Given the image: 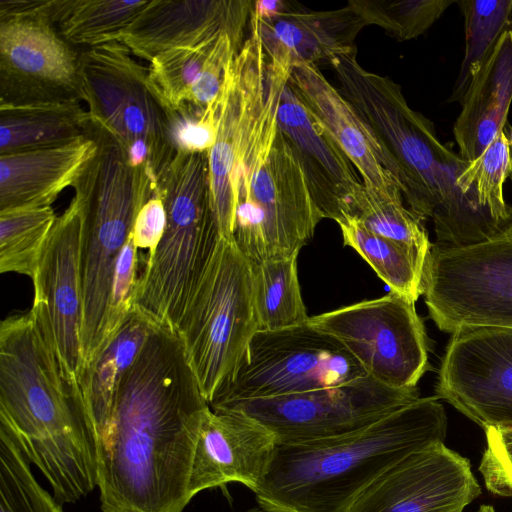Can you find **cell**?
Masks as SVG:
<instances>
[{
	"label": "cell",
	"instance_id": "6da1fadb",
	"mask_svg": "<svg viewBox=\"0 0 512 512\" xmlns=\"http://www.w3.org/2000/svg\"><path fill=\"white\" fill-rule=\"evenodd\" d=\"M209 408L178 334L156 326L95 438L102 512H183Z\"/></svg>",
	"mask_w": 512,
	"mask_h": 512
},
{
	"label": "cell",
	"instance_id": "7a4b0ae2",
	"mask_svg": "<svg viewBox=\"0 0 512 512\" xmlns=\"http://www.w3.org/2000/svg\"><path fill=\"white\" fill-rule=\"evenodd\" d=\"M0 426L61 504L97 487L94 437L31 311L0 325Z\"/></svg>",
	"mask_w": 512,
	"mask_h": 512
},
{
	"label": "cell",
	"instance_id": "3957f363",
	"mask_svg": "<svg viewBox=\"0 0 512 512\" xmlns=\"http://www.w3.org/2000/svg\"><path fill=\"white\" fill-rule=\"evenodd\" d=\"M340 92L394 162L409 209L430 218L436 241L468 243L489 227L492 218L475 193H465L457 179L467 161L437 137L434 125L407 103L389 77L364 69L356 52L329 61Z\"/></svg>",
	"mask_w": 512,
	"mask_h": 512
},
{
	"label": "cell",
	"instance_id": "277c9868",
	"mask_svg": "<svg viewBox=\"0 0 512 512\" xmlns=\"http://www.w3.org/2000/svg\"><path fill=\"white\" fill-rule=\"evenodd\" d=\"M446 431L444 407L430 396L350 434L277 444L256 500L273 512H346L381 473L417 450L444 442Z\"/></svg>",
	"mask_w": 512,
	"mask_h": 512
},
{
	"label": "cell",
	"instance_id": "5b68a950",
	"mask_svg": "<svg viewBox=\"0 0 512 512\" xmlns=\"http://www.w3.org/2000/svg\"><path fill=\"white\" fill-rule=\"evenodd\" d=\"M287 82L268 68L265 101L238 167L233 241L252 264L299 254L323 219L301 163L278 125Z\"/></svg>",
	"mask_w": 512,
	"mask_h": 512
},
{
	"label": "cell",
	"instance_id": "8992f818",
	"mask_svg": "<svg viewBox=\"0 0 512 512\" xmlns=\"http://www.w3.org/2000/svg\"><path fill=\"white\" fill-rule=\"evenodd\" d=\"M93 138L97 153L73 187L83 199V373L114 339L111 302L116 264L139 210L156 190L146 170L133 167L108 135L95 129Z\"/></svg>",
	"mask_w": 512,
	"mask_h": 512
},
{
	"label": "cell",
	"instance_id": "52a82bcc",
	"mask_svg": "<svg viewBox=\"0 0 512 512\" xmlns=\"http://www.w3.org/2000/svg\"><path fill=\"white\" fill-rule=\"evenodd\" d=\"M166 226L139 273L133 309L176 332L220 238L211 207L208 152H176L156 182Z\"/></svg>",
	"mask_w": 512,
	"mask_h": 512
},
{
	"label": "cell",
	"instance_id": "ba28073f",
	"mask_svg": "<svg viewBox=\"0 0 512 512\" xmlns=\"http://www.w3.org/2000/svg\"><path fill=\"white\" fill-rule=\"evenodd\" d=\"M257 331L252 264L233 239L220 236L176 330L208 404Z\"/></svg>",
	"mask_w": 512,
	"mask_h": 512
},
{
	"label": "cell",
	"instance_id": "9c48e42d",
	"mask_svg": "<svg viewBox=\"0 0 512 512\" xmlns=\"http://www.w3.org/2000/svg\"><path fill=\"white\" fill-rule=\"evenodd\" d=\"M81 100L92 125L108 135L129 163L156 182L175 155L167 114L148 83V69L115 41L79 54Z\"/></svg>",
	"mask_w": 512,
	"mask_h": 512
},
{
	"label": "cell",
	"instance_id": "30bf717a",
	"mask_svg": "<svg viewBox=\"0 0 512 512\" xmlns=\"http://www.w3.org/2000/svg\"><path fill=\"white\" fill-rule=\"evenodd\" d=\"M365 376V369L337 338L308 322L281 330H259L236 372L214 394L209 406L298 394Z\"/></svg>",
	"mask_w": 512,
	"mask_h": 512
},
{
	"label": "cell",
	"instance_id": "8fae6325",
	"mask_svg": "<svg viewBox=\"0 0 512 512\" xmlns=\"http://www.w3.org/2000/svg\"><path fill=\"white\" fill-rule=\"evenodd\" d=\"M421 292L430 318L443 332L512 329V228L465 247L431 244Z\"/></svg>",
	"mask_w": 512,
	"mask_h": 512
},
{
	"label": "cell",
	"instance_id": "7c38bea8",
	"mask_svg": "<svg viewBox=\"0 0 512 512\" xmlns=\"http://www.w3.org/2000/svg\"><path fill=\"white\" fill-rule=\"evenodd\" d=\"M418 398L417 388H392L367 375L341 385L211 409L242 412L269 429L277 444H297L361 430Z\"/></svg>",
	"mask_w": 512,
	"mask_h": 512
},
{
	"label": "cell",
	"instance_id": "4fadbf2b",
	"mask_svg": "<svg viewBox=\"0 0 512 512\" xmlns=\"http://www.w3.org/2000/svg\"><path fill=\"white\" fill-rule=\"evenodd\" d=\"M308 323L337 338L368 376L396 389H414L429 368L428 338L415 303L390 292L329 312Z\"/></svg>",
	"mask_w": 512,
	"mask_h": 512
},
{
	"label": "cell",
	"instance_id": "5bb4252c",
	"mask_svg": "<svg viewBox=\"0 0 512 512\" xmlns=\"http://www.w3.org/2000/svg\"><path fill=\"white\" fill-rule=\"evenodd\" d=\"M75 190V189H74ZM83 199L78 190L57 217L40 257L33 281L31 313L49 345L62 378L83 406V288L80 243Z\"/></svg>",
	"mask_w": 512,
	"mask_h": 512
},
{
	"label": "cell",
	"instance_id": "9a60e30c",
	"mask_svg": "<svg viewBox=\"0 0 512 512\" xmlns=\"http://www.w3.org/2000/svg\"><path fill=\"white\" fill-rule=\"evenodd\" d=\"M435 393L483 430L512 427V329L475 326L453 332Z\"/></svg>",
	"mask_w": 512,
	"mask_h": 512
},
{
	"label": "cell",
	"instance_id": "2e32d148",
	"mask_svg": "<svg viewBox=\"0 0 512 512\" xmlns=\"http://www.w3.org/2000/svg\"><path fill=\"white\" fill-rule=\"evenodd\" d=\"M250 25L249 37L227 70L219 96L217 138L208 152L211 207L219 234L227 239H233L240 159L268 82V58L252 19Z\"/></svg>",
	"mask_w": 512,
	"mask_h": 512
},
{
	"label": "cell",
	"instance_id": "e0dca14e",
	"mask_svg": "<svg viewBox=\"0 0 512 512\" xmlns=\"http://www.w3.org/2000/svg\"><path fill=\"white\" fill-rule=\"evenodd\" d=\"M480 493L469 460L442 442L386 469L346 512H463Z\"/></svg>",
	"mask_w": 512,
	"mask_h": 512
},
{
	"label": "cell",
	"instance_id": "ac0fdd59",
	"mask_svg": "<svg viewBox=\"0 0 512 512\" xmlns=\"http://www.w3.org/2000/svg\"><path fill=\"white\" fill-rule=\"evenodd\" d=\"M80 100L79 54L54 26L0 22V104Z\"/></svg>",
	"mask_w": 512,
	"mask_h": 512
},
{
	"label": "cell",
	"instance_id": "d6986e66",
	"mask_svg": "<svg viewBox=\"0 0 512 512\" xmlns=\"http://www.w3.org/2000/svg\"><path fill=\"white\" fill-rule=\"evenodd\" d=\"M277 441L250 416L229 409L205 413L194 451L189 496L238 482L254 493L272 462Z\"/></svg>",
	"mask_w": 512,
	"mask_h": 512
},
{
	"label": "cell",
	"instance_id": "ffe728a7",
	"mask_svg": "<svg viewBox=\"0 0 512 512\" xmlns=\"http://www.w3.org/2000/svg\"><path fill=\"white\" fill-rule=\"evenodd\" d=\"M252 7L244 0H149L119 42L150 62L164 51L196 46L224 33L243 39Z\"/></svg>",
	"mask_w": 512,
	"mask_h": 512
},
{
	"label": "cell",
	"instance_id": "44dd1931",
	"mask_svg": "<svg viewBox=\"0 0 512 512\" xmlns=\"http://www.w3.org/2000/svg\"><path fill=\"white\" fill-rule=\"evenodd\" d=\"M277 121L301 163L323 218L336 222L343 219L363 182L349 158L288 82L281 91Z\"/></svg>",
	"mask_w": 512,
	"mask_h": 512
},
{
	"label": "cell",
	"instance_id": "7402d4cb",
	"mask_svg": "<svg viewBox=\"0 0 512 512\" xmlns=\"http://www.w3.org/2000/svg\"><path fill=\"white\" fill-rule=\"evenodd\" d=\"M288 83L349 158L366 189L383 197H403L394 162L316 64L295 67Z\"/></svg>",
	"mask_w": 512,
	"mask_h": 512
},
{
	"label": "cell",
	"instance_id": "603a6c76",
	"mask_svg": "<svg viewBox=\"0 0 512 512\" xmlns=\"http://www.w3.org/2000/svg\"><path fill=\"white\" fill-rule=\"evenodd\" d=\"M250 17L257 25L269 69L287 81L299 65L356 52L354 41L366 26L348 4L329 11H291L269 21Z\"/></svg>",
	"mask_w": 512,
	"mask_h": 512
},
{
	"label": "cell",
	"instance_id": "cb8c5ba5",
	"mask_svg": "<svg viewBox=\"0 0 512 512\" xmlns=\"http://www.w3.org/2000/svg\"><path fill=\"white\" fill-rule=\"evenodd\" d=\"M98 144L84 137L66 145L0 155V213L49 207L74 187Z\"/></svg>",
	"mask_w": 512,
	"mask_h": 512
},
{
	"label": "cell",
	"instance_id": "d4e9b609",
	"mask_svg": "<svg viewBox=\"0 0 512 512\" xmlns=\"http://www.w3.org/2000/svg\"><path fill=\"white\" fill-rule=\"evenodd\" d=\"M512 101V30L506 31L475 76L453 133L459 156L478 158L504 130Z\"/></svg>",
	"mask_w": 512,
	"mask_h": 512
},
{
	"label": "cell",
	"instance_id": "484cf974",
	"mask_svg": "<svg viewBox=\"0 0 512 512\" xmlns=\"http://www.w3.org/2000/svg\"><path fill=\"white\" fill-rule=\"evenodd\" d=\"M80 101L0 104V155L45 149L91 137Z\"/></svg>",
	"mask_w": 512,
	"mask_h": 512
},
{
	"label": "cell",
	"instance_id": "4316f807",
	"mask_svg": "<svg viewBox=\"0 0 512 512\" xmlns=\"http://www.w3.org/2000/svg\"><path fill=\"white\" fill-rule=\"evenodd\" d=\"M155 327L133 309L114 339L84 371L80 396L94 442L108 422L125 375Z\"/></svg>",
	"mask_w": 512,
	"mask_h": 512
},
{
	"label": "cell",
	"instance_id": "83f0119b",
	"mask_svg": "<svg viewBox=\"0 0 512 512\" xmlns=\"http://www.w3.org/2000/svg\"><path fill=\"white\" fill-rule=\"evenodd\" d=\"M337 224L344 245L353 248L390 287L391 292L413 303L418 300L422 294L425 256L371 232L355 217L345 216Z\"/></svg>",
	"mask_w": 512,
	"mask_h": 512
},
{
	"label": "cell",
	"instance_id": "f1b7e54d",
	"mask_svg": "<svg viewBox=\"0 0 512 512\" xmlns=\"http://www.w3.org/2000/svg\"><path fill=\"white\" fill-rule=\"evenodd\" d=\"M297 257L252 264L253 299L259 330L274 331L309 320L298 279Z\"/></svg>",
	"mask_w": 512,
	"mask_h": 512
},
{
	"label": "cell",
	"instance_id": "f546056e",
	"mask_svg": "<svg viewBox=\"0 0 512 512\" xmlns=\"http://www.w3.org/2000/svg\"><path fill=\"white\" fill-rule=\"evenodd\" d=\"M464 17L465 51L448 102L462 104L501 36L512 30V0H457Z\"/></svg>",
	"mask_w": 512,
	"mask_h": 512
},
{
	"label": "cell",
	"instance_id": "4dcf8cb0",
	"mask_svg": "<svg viewBox=\"0 0 512 512\" xmlns=\"http://www.w3.org/2000/svg\"><path fill=\"white\" fill-rule=\"evenodd\" d=\"M56 219L51 206L0 213V272L33 279Z\"/></svg>",
	"mask_w": 512,
	"mask_h": 512
},
{
	"label": "cell",
	"instance_id": "1f68e13d",
	"mask_svg": "<svg viewBox=\"0 0 512 512\" xmlns=\"http://www.w3.org/2000/svg\"><path fill=\"white\" fill-rule=\"evenodd\" d=\"M149 0H76L70 13L58 24L59 34L69 44L88 48L120 40Z\"/></svg>",
	"mask_w": 512,
	"mask_h": 512
},
{
	"label": "cell",
	"instance_id": "d6a6232c",
	"mask_svg": "<svg viewBox=\"0 0 512 512\" xmlns=\"http://www.w3.org/2000/svg\"><path fill=\"white\" fill-rule=\"evenodd\" d=\"M346 216L355 217L371 232L404 244L425 257L432 244L423 220L404 206L402 197H383L363 185Z\"/></svg>",
	"mask_w": 512,
	"mask_h": 512
},
{
	"label": "cell",
	"instance_id": "836d02e7",
	"mask_svg": "<svg viewBox=\"0 0 512 512\" xmlns=\"http://www.w3.org/2000/svg\"><path fill=\"white\" fill-rule=\"evenodd\" d=\"M0 512H64L32 473L31 463L0 426Z\"/></svg>",
	"mask_w": 512,
	"mask_h": 512
},
{
	"label": "cell",
	"instance_id": "e575fe53",
	"mask_svg": "<svg viewBox=\"0 0 512 512\" xmlns=\"http://www.w3.org/2000/svg\"><path fill=\"white\" fill-rule=\"evenodd\" d=\"M218 37L164 51L149 62L148 83L165 111L188 102Z\"/></svg>",
	"mask_w": 512,
	"mask_h": 512
},
{
	"label": "cell",
	"instance_id": "d590c367",
	"mask_svg": "<svg viewBox=\"0 0 512 512\" xmlns=\"http://www.w3.org/2000/svg\"><path fill=\"white\" fill-rule=\"evenodd\" d=\"M511 149L504 130L475 160L468 163L457 179L465 193H475L480 205L499 221L512 226V207L506 203L503 186L511 171Z\"/></svg>",
	"mask_w": 512,
	"mask_h": 512
},
{
	"label": "cell",
	"instance_id": "8d00e7d4",
	"mask_svg": "<svg viewBox=\"0 0 512 512\" xmlns=\"http://www.w3.org/2000/svg\"><path fill=\"white\" fill-rule=\"evenodd\" d=\"M457 0H349L366 25H377L400 41L424 34Z\"/></svg>",
	"mask_w": 512,
	"mask_h": 512
},
{
	"label": "cell",
	"instance_id": "74e56055",
	"mask_svg": "<svg viewBox=\"0 0 512 512\" xmlns=\"http://www.w3.org/2000/svg\"><path fill=\"white\" fill-rule=\"evenodd\" d=\"M168 129L175 152H209L218 132L219 97L207 108L183 104L167 110Z\"/></svg>",
	"mask_w": 512,
	"mask_h": 512
},
{
	"label": "cell",
	"instance_id": "f35d334b",
	"mask_svg": "<svg viewBox=\"0 0 512 512\" xmlns=\"http://www.w3.org/2000/svg\"><path fill=\"white\" fill-rule=\"evenodd\" d=\"M480 461L486 488L495 495L512 497V427L488 428Z\"/></svg>",
	"mask_w": 512,
	"mask_h": 512
},
{
	"label": "cell",
	"instance_id": "ab89813d",
	"mask_svg": "<svg viewBox=\"0 0 512 512\" xmlns=\"http://www.w3.org/2000/svg\"><path fill=\"white\" fill-rule=\"evenodd\" d=\"M76 0H0V22L29 20L51 26L59 24Z\"/></svg>",
	"mask_w": 512,
	"mask_h": 512
},
{
	"label": "cell",
	"instance_id": "60d3db41",
	"mask_svg": "<svg viewBox=\"0 0 512 512\" xmlns=\"http://www.w3.org/2000/svg\"><path fill=\"white\" fill-rule=\"evenodd\" d=\"M166 226V212L160 196L155 193L139 210L132 235L138 249L148 255L156 249Z\"/></svg>",
	"mask_w": 512,
	"mask_h": 512
},
{
	"label": "cell",
	"instance_id": "b9f144b4",
	"mask_svg": "<svg viewBox=\"0 0 512 512\" xmlns=\"http://www.w3.org/2000/svg\"><path fill=\"white\" fill-rule=\"evenodd\" d=\"M291 11L283 0H259L253 3L251 16L257 21H269Z\"/></svg>",
	"mask_w": 512,
	"mask_h": 512
},
{
	"label": "cell",
	"instance_id": "7bdbcfd3",
	"mask_svg": "<svg viewBox=\"0 0 512 512\" xmlns=\"http://www.w3.org/2000/svg\"><path fill=\"white\" fill-rule=\"evenodd\" d=\"M240 512H273V511L259 506V507H254V508L248 509L246 511H240Z\"/></svg>",
	"mask_w": 512,
	"mask_h": 512
},
{
	"label": "cell",
	"instance_id": "ee69618b",
	"mask_svg": "<svg viewBox=\"0 0 512 512\" xmlns=\"http://www.w3.org/2000/svg\"><path fill=\"white\" fill-rule=\"evenodd\" d=\"M480 512H494V509L491 506H482Z\"/></svg>",
	"mask_w": 512,
	"mask_h": 512
},
{
	"label": "cell",
	"instance_id": "f6af8a7d",
	"mask_svg": "<svg viewBox=\"0 0 512 512\" xmlns=\"http://www.w3.org/2000/svg\"><path fill=\"white\" fill-rule=\"evenodd\" d=\"M508 141H509V145H510V149H511V153H512V128L510 130V135L508 137Z\"/></svg>",
	"mask_w": 512,
	"mask_h": 512
},
{
	"label": "cell",
	"instance_id": "bcb514c9",
	"mask_svg": "<svg viewBox=\"0 0 512 512\" xmlns=\"http://www.w3.org/2000/svg\"><path fill=\"white\" fill-rule=\"evenodd\" d=\"M511 160H512V153H511ZM510 178H511V181H512V163H511V171H510Z\"/></svg>",
	"mask_w": 512,
	"mask_h": 512
}]
</instances>
